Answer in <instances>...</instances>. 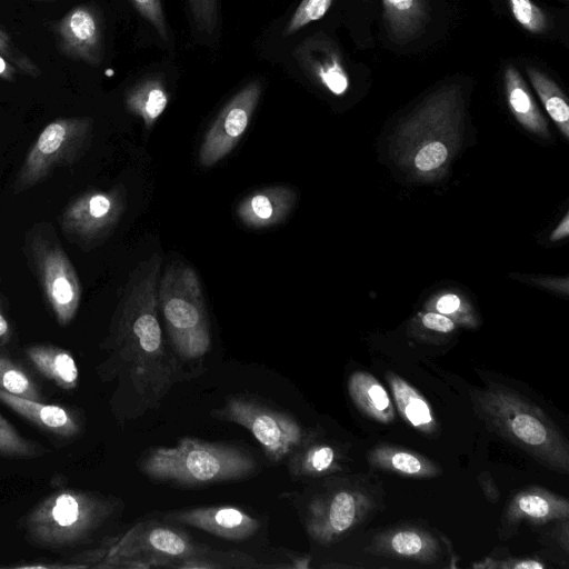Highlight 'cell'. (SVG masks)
I'll use <instances>...</instances> for the list:
<instances>
[{
	"mask_svg": "<svg viewBox=\"0 0 569 569\" xmlns=\"http://www.w3.org/2000/svg\"><path fill=\"white\" fill-rule=\"evenodd\" d=\"M188 3L198 30L211 36L219 20L218 0H188Z\"/></svg>",
	"mask_w": 569,
	"mask_h": 569,
	"instance_id": "e575fe53",
	"label": "cell"
},
{
	"mask_svg": "<svg viewBox=\"0 0 569 569\" xmlns=\"http://www.w3.org/2000/svg\"><path fill=\"white\" fill-rule=\"evenodd\" d=\"M310 436L287 459L292 477H320L341 469L339 450L327 442H316Z\"/></svg>",
	"mask_w": 569,
	"mask_h": 569,
	"instance_id": "603a6c76",
	"label": "cell"
},
{
	"mask_svg": "<svg viewBox=\"0 0 569 569\" xmlns=\"http://www.w3.org/2000/svg\"><path fill=\"white\" fill-rule=\"evenodd\" d=\"M126 202L123 184L108 190L87 188L67 202L57 221L66 240L88 252L110 237L122 217Z\"/></svg>",
	"mask_w": 569,
	"mask_h": 569,
	"instance_id": "30bf717a",
	"label": "cell"
},
{
	"mask_svg": "<svg viewBox=\"0 0 569 569\" xmlns=\"http://www.w3.org/2000/svg\"><path fill=\"white\" fill-rule=\"evenodd\" d=\"M348 392L358 409L369 418L381 423L395 420L391 398L372 375L365 371L353 372L348 381Z\"/></svg>",
	"mask_w": 569,
	"mask_h": 569,
	"instance_id": "7402d4cb",
	"label": "cell"
},
{
	"mask_svg": "<svg viewBox=\"0 0 569 569\" xmlns=\"http://www.w3.org/2000/svg\"><path fill=\"white\" fill-rule=\"evenodd\" d=\"M508 3L513 18L523 29L536 34L546 32L548 18L531 0H508Z\"/></svg>",
	"mask_w": 569,
	"mask_h": 569,
	"instance_id": "1f68e13d",
	"label": "cell"
},
{
	"mask_svg": "<svg viewBox=\"0 0 569 569\" xmlns=\"http://www.w3.org/2000/svg\"><path fill=\"white\" fill-rule=\"evenodd\" d=\"M527 74L549 117L556 122L566 138L569 137L568 100L558 84L540 70L529 67Z\"/></svg>",
	"mask_w": 569,
	"mask_h": 569,
	"instance_id": "83f0119b",
	"label": "cell"
},
{
	"mask_svg": "<svg viewBox=\"0 0 569 569\" xmlns=\"http://www.w3.org/2000/svg\"><path fill=\"white\" fill-rule=\"evenodd\" d=\"M62 56L91 67L102 63L104 56L103 21L92 4L71 8L53 27Z\"/></svg>",
	"mask_w": 569,
	"mask_h": 569,
	"instance_id": "4fadbf2b",
	"label": "cell"
},
{
	"mask_svg": "<svg viewBox=\"0 0 569 569\" xmlns=\"http://www.w3.org/2000/svg\"><path fill=\"white\" fill-rule=\"evenodd\" d=\"M164 521L186 525L227 540H244L252 537L260 522L234 506H208L166 512Z\"/></svg>",
	"mask_w": 569,
	"mask_h": 569,
	"instance_id": "5bb4252c",
	"label": "cell"
},
{
	"mask_svg": "<svg viewBox=\"0 0 569 569\" xmlns=\"http://www.w3.org/2000/svg\"><path fill=\"white\" fill-rule=\"evenodd\" d=\"M33 1H52V0H33Z\"/></svg>",
	"mask_w": 569,
	"mask_h": 569,
	"instance_id": "f6af8a7d",
	"label": "cell"
},
{
	"mask_svg": "<svg viewBox=\"0 0 569 569\" xmlns=\"http://www.w3.org/2000/svg\"><path fill=\"white\" fill-rule=\"evenodd\" d=\"M0 281H1V274H0Z\"/></svg>",
	"mask_w": 569,
	"mask_h": 569,
	"instance_id": "bcb514c9",
	"label": "cell"
},
{
	"mask_svg": "<svg viewBox=\"0 0 569 569\" xmlns=\"http://www.w3.org/2000/svg\"><path fill=\"white\" fill-rule=\"evenodd\" d=\"M422 325L430 330L448 333L453 331V321L442 313L428 312L422 317Z\"/></svg>",
	"mask_w": 569,
	"mask_h": 569,
	"instance_id": "f35d334b",
	"label": "cell"
},
{
	"mask_svg": "<svg viewBox=\"0 0 569 569\" xmlns=\"http://www.w3.org/2000/svg\"><path fill=\"white\" fill-rule=\"evenodd\" d=\"M460 307V299L455 295L441 297L436 305L437 310L442 315H451Z\"/></svg>",
	"mask_w": 569,
	"mask_h": 569,
	"instance_id": "b9f144b4",
	"label": "cell"
},
{
	"mask_svg": "<svg viewBox=\"0 0 569 569\" xmlns=\"http://www.w3.org/2000/svg\"><path fill=\"white\" fill-rule=\"evenodd\" d=\"M371 466L411 478H431L441 473L437 463L420 453L381 445L368 453Z\"/></svg>",
	"mask_w": 569,
	"mask_h": 569,
	"instance_id": "cb8c5ba5",
	"label": "cell"
},
{
	"mask_svg": "<svg viewBox=\"0 0 569 569\" xmlns=\"http://www.w3.org/2000/svg\"><path fill=\"white\" fill-rule=\"evenodd\" d=\"M370 552L393 558L431 563L439 559L441 548L428 531L417 527H399L377 536Z\"/></svg>",
	"mask_w": 569,
	"mask_h": 569,
	"instance_id": "2e32d148",
	"label": "cell"
},
{
	"mask_svg": "<svg viewBox=\"0 0 569 569\" xmlns=\"http://www.w3.org/2000/svg\"><path fill=\"white\" fill-rule=\"evenodd\" d=\"M292 56L303 72L329 92H347L349 76L337 44L329 37L317 33L305 39Z\"/></svg>",
	"mask_w": 569,
	"mask_h": 569,
	"instance_id": "9a60e30c",
	"label": "cell"
},
{
	"mask_svg": "<svg viewBox=\"0 0 569 569\" xmlns=\"http://www.w3.org/2000/svg\"><path fill=\"white\" fill-rule=\"evenodd\" d=\"M371 502L356 489H335L309 501L306 529L312 540L330 545L355 528L369 511Z\"/></svg>",
	"mask_w": 569,
	"mask_h": 569,
	"instance_id": "8fae6325",
	"label": "cell"
},
{
	"mask_svg": "<svg viewBox=\"0 0 569 569\" xmlns=\"http://www.w3.org/2000/svg\"><path fill=\"white\" fill-rule=\"evenodd\" d=\"M475 568H501V569H543L546 565L537 559H510L497 562L492 559L485 560L481 563H475Z\"/></svg>",
	"mask_w": 569,
	"mask_h": 569,
	"instance_id": "74e56055",
	"label": "cell"
},
{
	"mask_svg": "<svg viewBox=\"0 0 569 569\" xmlns=\"http://www.w3.org/2000/svg\"><path fill=\"white\" fill-rule=\"evenodd\" d=\"M160 264L161 258L152 254L132 272L100 343L106 358L96 372L102 382H116L110 408L119 421L158 409L174 385L193 377L163 336L158 308Z\"/></svg>",
	"mask_w": 569,
	"mask_h": 569,
	"instance_id": "6da1fadb",
	"label": "cell"
},
{
	"mask_svg": "<svg viewBox=\"0 0 569 569\" xmlns=\"http://www.w3.org/2000/svg\"><path fill=\"white\" fill-rule=\"evenodd\" d=\"M211 416L247 429L274 463L287 460L311 436L293 416L254 397L230 396Z\"/></svg>",
	"mask_w": 569,
	"mask_h": 569,
	"instance_id": "9c48e42d",
	"label": "cell"
},
{
	"mask_svg": "<svg viewBox=\"0 0 569 569\" xmlns=\"http://www.w3.org/2000/svg\"><path fill=\"white\" fill-rule=\"evenodd\" d=\"M0 389L22 398L38 401L43 399L33 378L18 362L1 352Z\"/></svg>",
	"mask_w": 569,
	"mask_h": 569,
	"instance_id": "f1b7e54d",
	"label": "cell"
},
{
	"mask_svg": "<svg viewBox=\"0 0 569 569\" xmlns=\"http://www.w3.org/2000/svg\"><path fill=\"white\" fill-rule=\"evenodd\" d=\"M448 150L439 141H431L423 146L415 158L416 167L421 171H430L440 167L447 159Z\"/></svg>",
	"mask_w": 569,
	"mask_h": 569,
	"instance_id": "8d00e7d4",
	"label": "cell"
},
{
	"mask_svg": "<svg viewBox=\"0 0 569 569\" xmlns=\"http://www.w3.org/2000/svg\"><path fill=\"white\" fill-rule=\"evenodd\" d=\"M139 470L149 479L196 487L248 478L258 461L239 446L183 437L173 447H153L142 455Z\"/></svg>",
	"mask_w": 569,
	"mask_h": 569,
	"instance_id": "3957f363",
	"label": "cell"
},
{
	"mask_svg": "<svg viewBox=\"0 0 569 569\" xmlns=\"http://www.w3.org/2000/svg\"><path fill=\"white\" fill-rule=\"evenodd\" d=\"M569 233V218L568 213L566 214L563 221L559 224V227L551 234V240H559L567 237Z\"/></svg>",
	"mask_w": 569,
	"mask_h": 569,
	"instance_id": "ee69618b",
	"label": "cell"
},
{
	"mask_svg": "<svg viewBox=\"0 0 569 569\" xmlns=\"http://www.w3.org/2000/svg\"><path fill=\"white\" fill-rule=\"evenodd\" d=\"M0 54L12 63L19 73L38 78L42 71L39 66L13 42L10 34L0 28Z\"/></svg>",
	"mask_w": 569,
	"mask_h": 569,
	"instance_id": "836d02e7",
	"label": "cell"
},
{
	"mask_svg": "<svg viewBox=\"0 0 569 569\" xmlns=\"http://www.w3.org/2000/svg\"><path fill=\"white\" fill-rule=\"evenodd\" d=\"M478 481L487 499L491 502H497L500 493L490 473L487 471L481 472L478 477Z\"/></svg>",
	"mask_w": 569,
	"mask_h": 569,
	"instance_id": "60d3db41",
	"label": "cell"
},
{
	"mask_svg": "<svg viewBox=\"0 0 569 569\" xmlns=\"http://www.w3.org/2000/svg\"><path fill=\"white\" fill-rule=\"evenodd\" d=\"M209 546L196 541L178 525L149 519L121 536L108 537L94 549L76 555L79 568H174L204 552Z\"/></svg>",
	"mask_w": 569,
	"mask_h": 569,
	"instance_id": "277c9868",
	"label": "cell"
},
{
	"mask_svg": "<svg viewBox=\"0 0 569 569\" xmlns=\"http://www.w3.org/2000/svg\"><path fill=\"white\" fill-rule=\"evenodd\" d=\"M158 308L168 342L182 366H201L211 349V330L197 272L171 263L158 284Z\"/></svg>",
	"mask_w": 569,
	"mask_h": 569,
	"instance_id": "8992f818",
	"label": "cell"
},
{
	"mask_svg": "<svg viewBox=\"0 0 569 569\" xmlns=\"http://www.w3.org/2000/svg\"><path fill=\"white\" fill-rule=\"evenodd\" d=\"M0 402L38 428L62 438L81 432L79 418L68 408L22 398L0 389Z\"/></svg>",
	"mask_w": 569,
	"mask_h": 569,
	"instance_id": "ac0fdd59",
	"label": "cell"
},
{
	"mask_svg": "<svg viewBox=\"0 0 569 569\" xmlns=\"http://www.w3.org/2000/svg\"><path fill=\"white\" fill-rule=\"evenodd\" d=\"M568 517V500L538 487L519 491L507 506L505 513V518L511 523L522 519L543 523L551 520H567Z\"/></svg>",
	"mask_w": 569,
	"mask_h": 569,
	"instance_id": "d6986e66",
	"label": "cell"
},
{
	"mask_svg": "<svg viewBox=\"0 0 569 569\" xmlns=\"http://www.w3.org/2000/svg\"><path fill=\"white\" fill-rule=\"evenodd\" d=\"M261 92V82L253 80L227 102L204 134L200 164L211 167L230 153L247 130Z\"/></svg>",
	"mask_w": 569,
	"mask_h": 569,
	"instance_id": "7c38bea8",
	"label": "cell"
},
{
	"mask_svg": "<svg viewBox=\"0 0 569 569\" xmlns=\"http://www.w3.org/2000/svg\"><path fill=\"white\" fill-rule=\"evenodd\" d=\"M473 399L488 427L547 468L560 473L569 472L568 442L538 406L498 383H488L475 392Z\"/></svg>",
	"mask_w": 569,
	"mask_h": 569,
	"instance_id": "7a4b0ae2",
	"label": "cell"
},
{
	"mask_svg": "<svg viewBox=\"0 0 569 569\" xmlns=\"http://www.w3.org/2000/svg\"><path fill=\"white\" fill-rule=\"evenodd\" d=\"M139 13L153 27L160 38L168 41V29L161 0H131Z\"/></svg>",
	"mask_w": 569,
	"mask_h": 569,
	"instance_id": "d590c367",
	"label": "cell"
},
{
	"mask_svg": "<svg viewBox=\"0 0 569 569\" xmlns=\"http://www.w3.org/2000/svg\"><path fill=\"white\" fill-rule=\"evenodd\" d=\"M390 36L407 41L420 33L429 16L428 0H381Z\"/></svg>",
	"mask_w": 569,
	"mask_h": 569,
	"instance_id": "d4e9b609",
	"label": "cell"
},
{
	"mask_svg": "<svg viewBox=\"0 0 569 569\" xmlns=\"http://www.w3.org/2000/svg\"><path fill=\"white\" fill-rule=\"evenodd\" d=\"M14 329L8 315L3 299L0 296V350L6 348L13 339Z\"/></svg>",
	"mask_w": 569,
	"mask_h": 569,
	"instance_id": "ab89813d",
	"label": "cell"
},
{
	"mask_svg": "<svg viewBox=\"0 0 569 569\" xmlns=\"http://www.w3.org/2000/svg\"><path fill=\"white\" fill-rule=\"evenodd\" d=\"M168 92L158 78H147L130 87L124 94L129 112L141 118L146 128H151L168 104Z\"/></svg>",
	"mask_w": 569,
	"mask_h": 569,
	"instance_id": "4316f807",
	"label": "cell"
},
{
	"mask_svg": "<svg viewBox=\"0 0 569 569\" xmlns=\"http://www.w3.org/2000/svg\"><path fill=\"white\" fill-rule=\"evenodd\" d=\"M296 201L297 192L292 188L268 187L243 198L237 207V214L249 228H268L283 221Z\"/></svg>",
	"mask_w": 569,
	"mask_h": 569,
	"instance_id": "e0dca14e",
	"label": "cell"
},
{
	"mask_svg": "<svg viewBox=\"0 0 569 569\" xmlns=\"http://www.w3.org/2000/svg\"><path fill=\"white\" fill-rule=\"evenodd\" d=\"M259 567L247 553L238 551L221 552L211 549L210 547L202 553L187 558L178 565V569H193V568H252Z\"/></svg>",
	"mask_w": 569,
	"mask_h": 569,
	"instance_id": "f546056e",
	"label": "cell"
},
{
	"mask_svg": "<svg viewBox=\"0 0 569 569\" xmlns=\"http://www.w3.org/2000/svg\"><path fill=\"white\" fill-rule=\"evenodd\" d=\"M93 119L60 117L49 122L24 156L12 182L21 194L47 180L56 169L79 162L90 148Z\"/></svg>",
	"mask_w": 569,
	"mask_h": 569,
	"instance_id": "ba28073f",
	"label": "cell"
},
{
	"mask_svg": "<svg viewBox=\"0 0 569 569\" xmlns=\"http://www.w3.org/2000/svg\"><path fill=\"white\" fill-rule=\"evenodd\" d=\"M19 71L2 54H0V79L7 82H13Z\"/></svg>",
	"mask_w": 569,
	"mask_h": 569,
	"instance_id": "7bdbcfd3",
	"label": "cell"
},
{
	"mask_svg": "<svg viewBox=\"0 0 569 569\" xmlns=\"http://www.w3.org/2000/svg\"><path fill=\"white\" fill-rule=\"evenodd\" d=\"M43 448L26 439L0 415V455L16 458H31L43 455Z\"/></svg>",
	"mask_w": 569,
	"mask_h": 569,
	"instance_id": "4dcf8cb0",
	"label": "cell"
},
{
	"mask_svg": "<svg viewBox=\"0 0 569 569\" xmlns=\"http://www.w3.org/2000/svg\"><path fill=\"white\" fill-rule=\"evenodd\" d=\"M22 251L57 323L70 325L80 308L82 286L56 228L49 221L31 224L24 233Z\"/></svg>",
	"mask_w": 569,
	"mask_h": 569,
	"instance_id": "52a82bcc",
	"label": "cell"
},
{
	"mask_svg": "<svg viewBox=\"0 0 569 569\" xmlns=\"http://www.w3.org/2000/svg\"><path fill=\"white\" fill-rule=\"evenodd\" d=\"M391 393L401 417L425 435H435L439 426L428 400L401 377L387 373Z\"/></svg>",
	"mask_w": 569,
	"mask_h": 569,
	"instance_id": "44dd1931",
	"label": "cell"
},
{
	"mask_svg": "<svg viewBox=\"0 0 569 569\" xmlns=\"http://www.w3.org/2000/svg\"><path fill=\"white\" fill-rule=\"evenodd\" d=\"M333 0H302L289 20L284 36H291L307 24L325 17Z\"/></svg>",
	"mask_w": 569,
	"mask_h": 569,
	"instance_id": "d6a6232c",
	"label": "cell"
},
{
	"mask_svg": "<svg viewBox=\"0 0 569 569\" xmlns=\"http://www.w3.org/2000/svg\"><path fill=\"white\" fill-rule=\"evenodd\" d=\"M118 507V500L96 491L60 489L28 512L26 537L30 543L52 550L88 543Z\"/></svg>",
	"mask_w": 569,
	"mask_h": 569,
	"instance_id": "5b68a950",
	"label": "cell"
},
{
	"mask_svg": "<svg viewBox=\"0 0 569 569\" xmlns=\"http://www.w3.org/2000/svg\"><path fill=\"white\" fill-rule=\"evenodd\" d=\"M505 91L510 110L527 129L545 133L547 123L519 71L508 66L503 72Z\"/></svg>",
	"mask_w": 569,
	"mask_h": 569,
	"instance_id": "484cf974",
	"label": "cell"
},
{
	"mask_svg": "<svg viewBox=\"0 0 569 569\" xmlns=\"http://www.w3.org/2000/svg\"><path fill=\"white\" fill-rule=\"evenodd\" d=\"M31 365L61 389L72 390L79 381V369L72 353L61 347L37 343L24 349Z\"/></svg>",
	"mask_w": 569,
	"mask_h": 569,
	"instance_id": "ffe728a7",
	"label": "cell"
}]
</instances>
